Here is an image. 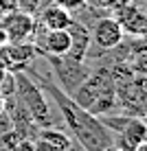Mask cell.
I'll use <instances>...</instances> for the list:
<instances>
[{
    "label": "cell",
    "mask_w": 147,
    "mask_h": 151,
    "mask_svg": "<svg viewBox=\"0 0 147 151\" xmlns=\"http://www.w3.org/2000/svg\"><path fill=\"white\" fill-rule=\"evenodd\" d=\"M24 72L53 99V103L57 105V112L62 114V121L66 123V129H68V134H70V138H75L86 151H101V149H106V147L112 145L114 134L101 123L99 116H94V114H90L88 110H83L81 105H77L75 99L70 94H66L49 77H44V75H40L38 70H33L31 64L24 68Z\"/></svg>",
    "instance_id": "obj_1"
},
{
    "label": "cell",
    "mask_w": 147,
    "mask_h": 151,
    "mask_svg": "<svg viewBox=\"0 0 147 151\" xmlns=\"http://www.w3.org/2000/svg\"><path fill=\"white\" fill-rule=\"evenodd\" d=\"M77 105L88 110L94 116L119 112V99L114 88V77L110 68H94L83 79V83L70 94Z\"/></svg>",
    "instance_id": "obj_2"
},
{
    "label": "cell",
    "mask_w": 147,
    "mask_h": 151,
    "mask_svg": "<svg viewBox=\"0 0 147 151\" xmlns=\"http://www.w3.org/2000/svg\"><path fill=\"white\" fill-rule=\"evenodd\" d=\"M13 75H15V96L29 110L35 125L38 127H55L59 121L53 116V110H51V103L46 99V92L24 70H18Z\"/></svg>",
    "instance_id": "obj_3"
},
{
    "label": "cell",
    "mask_w": 147,
    "mask_h": 151,
    "mask_svg": "<svg viewBox=\"0 0 147 151\" xmlns=\"http://www.w3.org/2000/svg\"><path fill=\"white\" fill-rule=\"evenodd\" d=\"M44 59L53 68L57 83H59V88L66 94H72L83 83V79L90 75V68H88L86 59H75L70 55H44Z\"/></svg>",
    "instance_id": "obj_4"
},
{
    "label": "cell",
    "mask_w": 147,
    "mask_h": 151,
    "mask_svg": "<svg viewBox=\"0 0 147 151\" xmlns=\"http://www.w3.org/2000/svg\"><path fill=\"white\" fill-rule=\"evenodd\" d=\"M123 29L112 15H99L90 27V40L99 50H112L123 44Z\"/></svg>",
    "instance_id": "obj_5"
},
{
    "label": "cell",
    "mask_w": 147,
    "mask_h": 151,
    "mask_svg": "<svg viewBox=\"0 0 147 151\" xmlns=\"http://www.w3.org/2000/svg\"><path fill=\"white\" fill-rule=\"evenodd\" d=\"M0 29L7 35V42H27L29 37H33L35 20H33V15L15 9V11L2 13V18H0Z\"/></svg>",
    "instance_id": "obj_6"
},
{
    "label": "cell",
    "mask_w": 147,
    "mask_h": 151,
    "mask_svg": "<svg viewBox=\"0 0 147 151\" xmlns=\"http://www.w3.org/2000/svg\"><path fill=\"white\" fill-rule=\"evenodd\" d=\"M145 140H147V121L140 116H127L123 127L114 132L112 145L121 151H136V147Z\"/></svg>",
    "instance_id": "obj_7"
},
{
    "label": "cell",
    "mask_w": 147,
    "mask_h": 151,
    "mask_svg": "<svg viewBox=\"0 0 147 151\" xmlns=\"http://www.w3.org/2000/svg\"><path fill=\"white\" fill-rule=\"evenodd\" d=\"M35 29H68L72 24V13L55 2H46L33 15Z\"/></svg>",
    "instance_id": "obj_8"
},
{
    "label": "cell",
    "mask_w": 147,
    "mask_h": 151,
    "mask_svg": "<svg viewBox=\"0 0 147 151\" xmlns=\"http://www.w3.org/2000/svg\"><path fill=\"white\" fill-rule=\"evenodd\" d=\"M70 134L55 127H40L33 138L35 151H66L70 145Z\"/></svg>",
    "instance_id": "obj_9"
},
{
    "label": "cell",
    "mask_w": 147,
    "mask_h": 151,
    "mask_svg": "<svg viewBox=\"0 0 147 151\" xmlns=\"http://www.w3.org/2000/svg\"><path fill=\"white\" fill-rule=\"evenodd\" d=\"M68 35H70V46H68V53L70 57H75V59H86L88 53H90V29L83 27L81 22H77L75 18H72V24L68 27Z\"/></svg>",
    "instance_id": "obj_10"
},
{
    "label": "cell",
    "mask_w": 147,
    "mask_h": 151,
    "mask_svg": "<svg viewBox=\"0 0 147 151\" xmlns=\"http://www.w3.org/2000/svg\"><path fill=\"white\" fill-rule=\"evenodd\" d=\"M123 2L125 0H86L88 7L97 9V11H101V13H112L114 9H117L119 4H123Z\"/></svg>",
    "instance_id": "obj_11"
},
{
    "label": "cell",
    "mask_w": 147,
    "mask_h": 151,
    "mask_svg": "<svg viewBox=\"0 0 147 151\" xmlns=\"http://www.w3.org/2000/svg\"><path fill=\"white\" fill-rule=\"evenodd\" d=\"M49 0H18V11H24L29 15H35Z\"/></svg>",
    "instance_id": "obj_12"
},
{
    "label": "cell",
    "mask_w": 147,
    "mask_h": 151,
    "mask_svg": "<svg viewBox=\"0 0 147 151\" xmlns=\"http://www.w3.org/2000/svg\"><path fill=\"white\" fill-rule=\"evenodd\" d=\"M55 4H59V7H64L66 11H77V9H81L83 4H86V0H53Z\"/></svg>",
    "instance_id": "obj_13"
},
{
    "label": "cell",
    "mask_w": 147,
    "mask_h": 151,
    "mask_svg": "<svg viewBox=\"0 0 147 151\" xmlns=\"http://www.w3.org/2000/svg\"><path fill=\"white\" fill-rule=\"evenodd\" d=\"M13 129V123H11V118H9V114L7 112H0V136L2 134H7V132H11Z\"/></svg>",
    "instance_id": "obj_14"
},
{
    "label": "cell",
    "mask_w": 147,
    "mask_h": 151,
    "mask_svg": "<svg viewBox=\"0 0 147 151\" xmlns=\"http://www.w3.org/2000/svg\"><path fill=\"white\" fill-rule=\"evenodd\" d=\"M11 151H35L33 140H29V138H20L18 142L13 145V149H11Z\"/></svg>",
    "instance_id": "obj_15"
},
{
    "label": "cell",
    "mask_w": 147,
    "mask_h": 151,
    "mask_svg": "<svg viewBox=\"0 0 147 151\" xmlns=\"http://www.w3.org/2000/svg\"><path fill=\"white\" fill-rule=\"evenodd\" d=\"M18 9V0H0V13H9Z\"/></svg>",
    "instance_id": "obj_16"
},
{
    "label": "cell",
    "mask_w": 147,
    "mask_h": 151,
    "mask_svg": "<svg viewBox=\"0 0 147 151\" xmlns=\"http://www.w3.org/2000/svg\"><path fill=\"white\" fill-rule=\"evenodd\" d=\"M101 151H121V149H117L114 145H110V147H106V149H101Z\"/></svg>",
    "instance_id": "obj_17"
},
{
    "label": "cell",
    "mask_w": 147,
    "mask_h": 151,
    "mask_svg": "<svg viewBox=\"0 0 147 151\" xmlns=\"http://www.w3.org/2000/svg\"><path fill=\"white\" fill-rule=\"evenodd\" d=\"M2 110H4V96L0 94V112H2Z\"/></svg>",
    "instance_id": "obj_18"
},
{
    "label": "cell",
    "mask_w": 147,
    "mask_h": 151,
    "mask_svg": "<svg viewBox=\"0 0 147 151\" xmlns=\"http://www.w3.org/2000/svg\"><path fill=\"white\" fill-rule=\"evenodd\" d=\"M4 72H7V68H2V66H0V79H2V75Z\"/></svg>",
    "instance_id": "obj_19"
},
{
    "label": "cell",
    "mask_w": 147,
    "mask_h": 151,
    "mask_svg": "<svg viewBox=\"0 0 147 151\" xmlns=\"http://www.w3.org/2000/svg\"><path fill=\"white\" fill-rule=\"evenodd\" d=\"M49 2H53V0H49Z\"/></svg>",
    "instance_id": "obj_20"
},
{
    "label": "cell",
    "mask_w": 147,
    "mask_h": 151,
    "mask_svg": "<svg viewBox=\"0 0 147 151\" xmlns=\"http://www.w3.org/2000/svg\"><path fill=\"white\" fill-rule=\"evenodd\" d=\"M145 121H147V118H145Z\"/></svg>",
    "instance_id": "obj_21"
}]
</instances>
